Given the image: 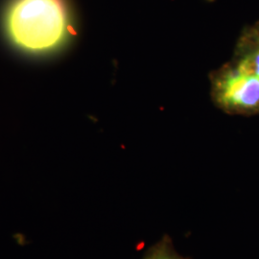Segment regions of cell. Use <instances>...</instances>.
Segmentation results:
<instances>
[{
	"label": "cell",
	"mask_w": 259,
	"mask_h": 259,
	"mask_svg": "<svg viewBox=\"0 0 259 259\" xmlns=\"http://www.w3.org/2000/svg\"><path fill=\"white\" fill-rule=\"evenodd\" d=\"M2 21L10 41L33 54L55 51L71 30L67 0H10Z\"/></svg>",
	"instance_id": "obj_1"
},
{
	"label": "cell",
	"mask_w": 259,
	"mask_h": 259,
	"mask_svg": "<svg viewBox=\"0 0 259 259\" xmlns=\"http://www.w3.org/2000/svg\"><path fill=\"white\" fill-rule=\"evenodd\" d=\"M219 93L226 105L240 109H254L259 106V78L240 64L235 70L223 78Z\"/></svg>",
	"instance_id": "obj_2"
},
{
	"label": "cell",
	"mask_w": 259,
	"mask_h": 259,
	"mask_svg": "<svg viewBox=\"0 0 259 259\" xmlns=\"http://www.w3.org/2000/svg\"><path fill=\"white\" fill-rule=\"evenodd\" d=\"M143 259H185L174 250L169 237H163L146 252Z\"/></svg>",
	"instance_id": "obj_3"
},
{
	"label": "cell",
	"mask_w": 259,
	"mask_h": 259,
	"mask_svg": "<svg viewBox=\"0 0 259 259\" xmlns=\"http://www.w3.org/2000/svg\"><path fill=\"white\" fill-rule=\"evenodd\" d=\"M241 64L259 78V51L245 59Z\"/></svg>",
	"instance_id": "obj_4"
}]
</instances>
